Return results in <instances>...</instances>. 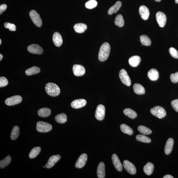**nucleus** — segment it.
<instances>
[{"label":"nucleus","instance_id":"f257e3e1","mask_svg":"<svg viewBox=\"0 0 178 178\" xmlns=\"http://www.w3.org/2000/svg\"><path fill=\"white\" fill-rule=\"evenodd\" d=\"M111 50L110 46L108 43L105 42L101 46L98 54L99 60L102 62L107 60Z\"/></svg>","mask_w":178,"mask_h":178},{"label":"nucleus","instance_id":"f03ea898","mask_svg":"<svg viewBox=\"0 0 178 178\" xmlns=\"http://www.w3.org/2000/svg\"><path fill=\"white\" fill-rule=\"evenodd\" d=\"M45 90L48 95L52 97H56L59 95L60 89L58 86L55 83H49L46 84Z\"/></svg>","mask_w":178,"mask_h":178},{"label":"nucleus","instance_id":"7ed1b4c3","mask_svg":"<svg viewBox=\"0 0 178 178\" xmlns=\"http://www.w3.org/2000/svg\"><path fill=\"white\" fill-rule=\"evenodd\" d=\"M151 113L153 115L159 119L163 118L166 116L165 110L162 107L156 106L150 109Z\"/></svg>","mask_w":178,"mask_h":178},{"label":"nucleus","instance_id":"20e7f679","mask_svg":"<svg viewBox=\"0 0 178 178\" xmlns=\"http://www.w3.org/2000/svg\"><path fill=\"white\" fill-rule=\"evenodd\" d=\"M52 128V125L47 122L39 121L37 123L36 129L39 132H47L51 130Z\"/></svg>","mask_w":178,"mask_h":178},{"label":"nucleus","instance_id":"39448f33","mask_svg":"<svg viewBox=\"0 0 178 178\" xmlns=\"http://www.w3.org/2000/svg\"><path fill=\"white\" fill-rule=\"evenodd\" d=\"M30 16L33 23L36 26L40 27L42 26V22L40 15L34 10L31 11Z\"/></svg>","mask_w":178,"mask_h":178},{"label":"nucleus","instance_id":"423d86ee","mask_svg":"<svg viewBox=\"0 0 178 178\" xmlns=\"http://www.w3.org/2000/svg\"><path fill=\"white\" fill-rule=\"evenodd\" d=\"M119 77L122 82L127 86L131 85V80L127 72L124 69L120 70L119 73Z\"/></svg>","mask_w":178,"mask_h":178},{"label":"nucleus","instance_id":"0eeeda50","mask_svg":"<svg viewBox=\"0 0 178 178\" xmlns=\"http://www.w3.org/2000/svg\"><path fill=\"white\" fill-rule=\"evenodd\" d=\"M22 98L20 96L15 95L8 98L5 101V104L9 106H13L21 103Z\"/></svg>","mask_w":178,"mask_h":178},{"label":"nucleus","instance_id":"6e6552de","mask_svg":"<svg viewBox=\"0 0 178 178\" xmlns=\"http://www.w3.org/2000/svg\"><path fill=\"white\" fill-rule=\"evenodd\" d=\"M105 108L103 105L100 104L96 107L95 113V117L97 120H102L105 118Z\"/></svg>","mask_w":178,"mask_h":178},{"label":"nucleus","instance_id":"1a4fd4ad","mask_svg":"<svg viewBox=\"0 0 178 178\" xmlns=\"http://www.w3.org/2000/svg\"><path fill=\"white\" fill-rule=\"evenodd\" d=\"M124 168L127 172L132 175H134L136 173V169L134 164L127 160H125L123 162Z\"/></svg>","mask_w":178,"mask_h":178},{"label":"nucleus","instance_id":"9d476101","mask_svg":"<svg viewBox=\"0 0 178 178\" xmlns=\"http://www.w3.org/2000/svg\"><path fill=\"white\" fill-rule=\"evenodd\" d=\"M156 19L160 27H163L166 23L167 17L164 13L161 11L158 12L156 14Z\"/></svg>","mask_w":178,"mask_h":178},{"label":"nucleus","instance_id":"9b49d317","mask_svg":"<svg viewBox=\"0 0 178 178\" xmlns=\"http://www.w3.org/2000/svg\"><path fill=\"white\" fill-rule=\"evenodd\" d=\"M87 160V155L86 154H83L80 156L77 161L75 164V167L79 169L82 168L86 163Z\"/></svg>","mask_w":178,"mask_h":178},{"label":"nucleus","instance_id":"f8f14e48","mask_svg":"<svg viewBox=\"0 0 178 178\" xmlns=\"http://www.w3.org/2000/svg\"><path fill=\"white\" fill-rule=\"evenodd\" d=\"M28 50L31 53L40 54L43 52L42 48L37 44H32L28 46Z\"/></svg>","mask_w":178,"mask_h":178},{"label":"nucleus","instance_id":"ddd939ff","mask_svg":"<svg viewBox=\"0 0 178 178\" xmlns=\"http://www.w3.org/2000/svg\"><path fill=\"white\" fill-rule=\"evenodd\" d=\"M73 70L74 75L76 76H82L85 73V68L83 66L75 64L73 67Z\"/></svg>","mask_w":178,"mask_h":178},{"label":"nucleus","instance_id":"4468645a","mask_svg":"<svg viewBox=\"0 0 178 178\" xmlns=\"http://www.w3.org/2000/svg\"><path fill=\"white\" fill-rule=\"evenodd\" d=\"M87 103L86 100L84 99H79L72 101L71 103V106L73 108L78 109L85 106Z\"/></svg>","mask_w":178,"mask_h":178},{"label":"nucleus","instance_id":"2eb2a0df","mask_svg":"<svg viewBox=\"0 0 178 178\" xmlns=\"http://www.w3.org/2000/svg\"><path fill=\"white\" fill-rule=\"evenodd\" d=\"M61 156L59 155H53L50 157L46 165V167L50 169L53 167L55 165L60 159Z\"/></svg>","mask_w":178,"mask_h":178},{"label":"nucleus","instance_id":"dca6fc26","mask_svg":"<svg viewBox=\"0 0 178 178\" xmlns=\"http://www.w3.org/2000/svg\"><path fill=\"white\" fill-rule=\"evenodd\" d=\"M112 160L116 170L120 172L122 171L123 169L122 164L119 159L118 156L116 154H114L112 155Z\"/></svg>","mask_w":178,"mask_h":178},{"label":"nucleus","instance_id":"f3484780","mask_svg":"<svg viewBox=\"0 0 178 178\" xmlns=\"http://www.w3.org/2000/svg\"><path fill=\"white\" fill-rule=\"evenodd\" d=\"M139 14L142 19L146 20L148 19L149 16V11L148 9L144 5L140 7L139 9Z\"/></svg>","mask_w":178,"mask_h":178},{"label":"nucleus","instance_id":"a211bd4d","mask_svg":"<svg viewBox=\"0 0 178 178\" xmlns=\"http://www.w3.org/2000/svg\"><path fill=\"white\" fill-rule=\"evenodd\" d=\"M174 144V141L172 138H169L167 140L165 146V152L167 155L170 154L172 151L173 146Z\"/></svg>","mask_w":178,"mask_h":178},{"label":"nucleus","instance_id":"6ab92c4d","mask_svg":"<svg viewBox=\"0 0 178 178\" xmlns=\"http://www.w3.org/2000/svg\"><path fill=\"white\" fill-rule=\"evenodd\" d=\"M52 40L54 45L57 47H60L62 44L63 40L62 37L58 32H55L53 35Z\"/></svg>","mask_w":178,"mask_h":178},{"label":"nucleus","instance_id":"aec40b11","mask_svg":"<svg viewBox=\"0 0 178 178\" xmlns=\"http://www.w3.org/2000/svg\"><path fill=\"white\" fill-rule=\"evenodd\" d=\"M105 164L103 162H101L99 164L97 169V175L99 178H104L105 177Z\"/></svg>","mask_w":178,"mask_h":178},{"label":"nucleus","instance_id":"412c9836","mask_svg":"<svg viewBox=\"0 0 178 178\" xmlns=\"http://www.w3.org/2000/svg\"><path fill=\"white\" fill-rule=\"evenodd\" d=\"M148 76L150 80L152 81H155L159 78V74L157 70L155 69H152L148 72Z\"/></svg>","mask_w":178,"mask_h":178},{"label":"nucleus","instance_id":"4be33fe9","mask_svg":"<svg viewBox=\"0 0 178 178\" xmlns=\"http://www.w3.org/2000/svg\"><path fill=\"white\" fill-rule=\"evenodd\" d=\"M141 61V58L140 56H135L131 57L129 59V64L131 66L136 67L140 64Z\"/></svg>","mask_w":178,"mask_h":178},{"label":"nucleus","instance_id":"5701e85b","mask_svg":"<svg viewBox=\"0 0 178 178\" xmlns=\"http://www.w3.org/2000/svg\"><path fill=\"white\" fill-rule=\"evenodd\" d=\"M51 110L47 107H44L39 109L38 112V115L40 117L46 118L51 114Z\"/></svg>","mask_w":178,"mask_h":178},{"label":"nucleus","instance_id":"b1692460","mask_svg":"<svg viewBox=\"0 0 178 178\" xmlns=\"http://www.w3.org/2000/svg\"><path fill=\"white\" fill-rule=\"evenodd\" d=\"M75 31L78 33L84 32L87 28V26L85 24L83 23H78L74 26Z\"/></svg>","mask_w":178,"mask_h":178},{"label":"nucleus","instance_id":"393cba45","mask_svg":"<svg viewBox=\"0 0 178 178\" xmlns=\"http://www.w3.org/2000/svg\"><path fill=\"white\" fill-rule=\"evenodd\" d=\"M122 5V3L120 1L116 2L115 5L109 8L108 11V14L111 15L113 14L114 13H117Z\"/></svg>","mask_w":178,"mask_h":178},{"label":"nucleus","instance_id":"a878e982","mask_svg":"<svg viewBox=\"0 0 178 178\" xmlns=\"http://www.w3.org/2000/svg\"><path fill=\"white\" fill-rule=\"evenodd\" d=\"M134 92L138 94H144L145 93V89L139 83H135L133 87Z\"/></svg>","mask_w":178,"mask_h":178},{"label":"nucleus","instance_id":"bb28decb","mask_svg":"<svg viewBox=\"0 0 178 178\" xmlns=\"http://www.w3.org/2000/svg\"><path fill=\"white\" fill-rule=\"evenodd\" d=\"M154 168V165L150 162H148L144 167V171L146 174L150 175L152 174Z\"/></svg>","mask_w":178,"mask_h":178},{"label":"nucleus","instance_id":"cd10ccee","mask_svg":"<svg viewBox=\"0 0 178 178\" xmlns=\"http://www.w3.org/2000/svg\"><path fill=\"white\" fill-rule=\"evenodd\" d=\"M40 72V69L38 67L33 66L26 70L25 73L26 75L31 76L38 74Z\"/></svg>","mask_w":178,"mask_h":178},{"label":"nucleus","instance_id":"c85d7f7f","mask_svg":"<svg viewBox=\"0 0 178 178\" xmlns=\"http://www.w3.org/2000/svg\"><path fill=\"white\" fill-rule=\"evenodd\" d=\"M120 128L123 133L129 135H133L134 133L133 129L126 124H122L121 125Z\"/></svg>","mask_w":178,"mask_h":178},{"label":"nucleus","instance_id":"c756f323","mask_svg":"<svg viewBox=\"0 0 178 178\" xmlns=\"http://www.w3.org/2000/svg\"><path fill=\"white\" fill-rule=\"evenodd\" d=\"M124 113L125 115L132 119L135 118L137 116V113L135 111L130 108L125 109Z\"/></svg>","mask_w":178,"mask_h":178},{"label":"nucleus","instance_id":"7c9ffc66","mask_svg":"<svg viewBox=\"0 0 178 178\" xmlns=\"http://www.w3.org/2000/svg\"><path fill=\"white\" fill-rule=\"evenodd\" d=\"M56 121L59 124H64L67 122V116L65 114L61 113L56 115L55 117Z\"/></svg>","mask_w":178,"mask_h":178},{"label":"nucleus","instance_id":"2f4dec72","mask_svg":"<svg viewBox=\"0 0 178 178\" xmlns=\"http://www.w3.org/2000/svg\"><path fill=\"white\" fill-rule=\"evenodd\" d=\"M20 133L19 129L18 126H15L13 127L11 133V139L14 140L18 138Z\"/></svg>","mask_w":178,"mask_h":178},{"label":"nucleus","instance_id":"473e14b6","mask_svg":"<svg viewBox=\"0 0 178 178\" xmlns=\"http://www.w3.org/2000/svg\"><path fill=\"white\" fill-rule=\"evenodd\" d=\"M138 130L142 134L144 135H150L152 133L151 129L142 125L138 126Z\"/></svg>","mask_w":178,"mask_h":178},{"label":"nucleus","instance_id":"72a5a7b5","mask_svg":"<svg viewBox=\"0 0 178 178\" xmlns=\"http://www.w3.org/2000/svg\"><path fill=\"white\" fill-rule=\"evenodd\" d=\"M140 42L143 45L149 46L151 45V40L146 35H142L140 36Z\"/></svg>","mask_w":178,"mask_h":178},{"label":"nucleus","instance_id":"f704fd0d","mask_svg":"<svg viewBox=\"0 0 178 178\" xmlns=\"http://www.w3.org/2000/svg\"><path fill=\"white\" fill-rule=\"evenodd\" d=\"M41 151V148L40 147H35L33 148L30 151L29 155V157L30 159H33L36 158L39 154Z\"/></svg>","mask_w":178,"mask_h":178},{"label":"nucleus","instance_id":"c9c22d12","mask_svg":"<svg viewBox=\"0 0 178 178\" xmlns=\"http://www.w3.org/2000/svg\"><path fill=\"white\" fill-rule=\"evenodd\" d=\"M115 23L116 26H118L120 27H122L124 26V21L122 15L118 14L116 16Z\"/></svg>","mask_w":178,"mask_h":178},{"label":"nucleus","instance_id":"e433bc0d","mask_svg":"<svg viewBox=\"0 0 178 178\" xmlns=\"http://www.w3.org/2000/svg\"><path fill=\"white\" fill-rule=\"evenodd\" d=\"M11 160V158L10 155L8 156L5 159L1 160L0 162V167L1 168L3 169L8 166L10 163Z\"/></svg>","mask_w":178,"mask_h":178},{"label":"nucleus","instance_id":"4c0bfd02","mask_svg":"<svg viewBox=\"0 0 178 178\" xmlns=\"http://www.w3.org/2000/svg\"><path fill=\"white\" fill-rule=\"evenodd\" d=\"M136 139L137 141L144 143H150L151 142L150 138L142 135H138L136 136Z\"/></svg>","mask_w":178,"mask_h":178},{"label":"nucleus","instance_id":"58836bf2","mask_svg":"<svg viewBox=\"0 0 178 178\" xmlns=\"http://www.w3.org/2000/svg\"><path fill=\"white\" fill-rule=\"evenodd\" d=\"M97 5V2L95 0H90L85 4V6L87 9H92Z\"/></svg>","mask_w":178,"mask_h":178},{"label":"nucleus","instance_id":"ea45409f","mask_svg":"<svg viewBox=\"0 0 178 178\" xmlns=\"http://www.w3.org/2000/svg\"><path fill=\"white\" fill-rule=\"evenodd\" d=\"M169 52L173 58L176 59L178 58V51L175 48L173 47L170 48L169 49Z\"/></svg>","mask_w":178,"mask_h":178},{"label":"nucleus","instance_id":"a19ab883","mask_svg":"<svg viewBox=\"0 0 178 178\" xmlns=\"http://www.w3.org/2000/svg\"><path fill=\"white\" fill-rule=\"evenodd\" d=\"M4 26L5 28H8L9 30L11 31H15L16 30V26L14 24L6 22L4 23Z\"/></svg>","mask_w":178,"mask_h":178},{"label":"nucleus","instance_id":"79ce46f5","mask_svg":"<svg viewBox=\"0 0 178 178\" xmlns=\"http://www.w3.org/2000/svg\"><path fill=\"white\" fill-rule=\"evenodd\" d=\"M8 81L5 77H1L0 78V87H3L8 85Z\"/></svg>","mask_w":178,"mask_h":178},{"label":"nucleus","instance_id":"37998d69","mask_svg":"<svg viewBox=\"0 0 178 178\" xmlns=\"http://www.w3.org/2000/svg\"><path fill=\"white\" fill-rule=\"evenodd\" d=\"M170 78L171 82L174 83H176L178 82V72L176 73L175 74H171L170 76Z\"/></svg>","mask_w":178,"mask_h":178},{"label":"nucleus","instance_id":"c03bdc74","mask_svg":"<svg viewBox=\"0 0 178 178\" xmlns=\"http://www.w3.org/2000/svg\"><path fill=\"white\" fill-rule=\"evenodd\" d=\"M171 104L173 109L178 112V99L172 101L171 102Z\"/></svg>","mask_w":178,"mask_h":178},{"label":"nucleus","instance_id":"a18cd8bd","mask_svg":"<svg viewBox=\"0 0 178 178\" xmlns=\"http://www.w3.org/2000/svg\"><path fill=\"white\" fill-rule=\"evenodd\" d=\"M7 8V6L5 4H1L0 6V14H1Z\"/></svg>","mask_w":178,"mask_h":178},{"label":"nucleus","instance_id":"49530a36","mask_svg":"<svg viewBox=\"0 0 178 178\" xmlns=\"http://www.w3.org/2000/svg\"><path fill=\"white\" fill-rule=\"evenodd\" d=\"M163 178H173V177L172 175H165V176L163 177Z\"/></svg>","mask_w":178,"mask_h":178},{"label":"nucleus","instance_id":"de8ad7c7","mask_svg":"<svg viewBox=\"0 0 178 178\" xmlns=\"http://www.w3.org/2000/svg\"><path fill=\"white\" fill-rule=\"evenodd\" d=\"M3 56L1 54H0V61H1L2 60V59H3Z\"/></svg>","mask_w":178,"mask_h":178},{"label":"nucleus","instance_id":"09e8293b","mask_svg":"<svg viewBox=\"0 0 178 178\" xmlns=\"http://www.w3.org/2000/svg\"><path fill=\"white\" fill-rule=\"evenodd\" d=\"M175 3H178V0H175Z\"/></svg>","mask_w":178,"mask_h":178},{"label":"nucleus","instance_id":"8fccbe9b","mask_svg":"<svg viewBox=\"0 0 178 178\" xmlns=\"http://www.w3.org/2000/svg\"><path fill=\"white\" fill-rule=\"evenodd\" d=\"M156 1L160 2L161 1V0H155Z\"/></svg>","mask_w":178,"mask_h":178},{"label":"nucleus","instance_id":"3c124183","mask_svg":"<svg viewBox=\"0 0 178 178\" xmlns=\"http://www.w3.org/2000/svg\"><path fill=\"white\" fill-rule=\"evenodd\" d=\"M1 43H2L1 40V39H0V45H1Z\"/></svg>","mask_w":178,"mask_h":178},{"label":"nucleus","instance_id":"603ef678","mask_svg":"<svg viewBox=\"0 0 178 178\" xmlns=\"http://www.w3.org/2000/svg\"><path fill=\"white\" fill-rule=\"evenodd\" d=\"M46 167V166H43V168H45Z\"/></svg>","mask_w":178,"mask_h":178}]
</instances>
